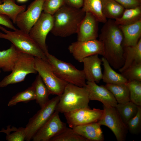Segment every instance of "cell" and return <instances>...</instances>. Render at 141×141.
Listing matches in <instances>:
<instances>
[{
    "label": "cell",
    "mask_w": 141,
    "mask_h": 141,
    "mask_svg": "<svg viewBox=\"0 0 141 141\" xmlns=\"http://www.w3.org/2000/svg\"><path fill=\"white\" fill-rule=\"evenodd\" d=\"M105 86L113 94L118 103L125 104L130 101L129 90L125 83L106 84Z\"/></svg>",
    "instance_id": "obj_27"
},
{
    "label": "cell",
    "mask_w": 141,
    "mask_h": 141,
    "mask_svg": "<svg viewBox=\"0 0 141 141\" xmlns=\"http://www.w3.org/2000/svg\"><path fill=\"white\" fill-rule=\"evenodd\" d=\"M59 112L55 110L48 120L37 131L32 140L33 141H50L63 131L66 124L61 120Z\"/></svg>",
    "instance_id": "obj_14"
},
{
    "label": "cell",
    "mask_w": 141,
    "mask_h": 141,
    "mask_svg": "<svg viewBox=\"0 0 141 141\" xmlns=\"http://www.w3.org/2000/svg\"><path fill=\"white\" fill-rule=\"evenodd\" d=\"M6 134V140L8 141H23L25 140V128L20 127L16 128L12 133L5 131L4 128L1 131Z\"/></svg>",
    "instance_id": "obj_36"
},
{
    "label": "cell",
    "mask_w": 141,
    "mask_h": 141,
    "mask_svg": "<svg viewBox=\"0 0 141 141\" xmlns=\"http://www.w3.org/2000/svg\"><path fill=\"white\" fill-rule=\"evenodd\" d=\"M65 5L76 9L81 8L84 0H64Z\"/></svg>",
    "instance_id": "obj_39"
},
{
    "label": "cell",
    "mask_w": 141,
    "mask_h": 141,
    "mask_svg": "<svg viewBox=\"0 0 141 141\" xmlns=\"http://www.w3.org/2000/svg\"><path fill=\"white\" fill-rule=\"evenodd\" d=\"M104 70L102 79L106 84H119L126 83L128 80L122 75L113 69L107 60L101 58Z\"/></svg>",
    "instance_id": "obj_22"
},
{
    "label": "cell",
    "mask_w": 141,
    "mask_h": 141,
    "mask_svg": "<svg viewBox=\"0 0 141 141\" xmlns=\"http://www.w3.org/2000/svg\"><path fill=\"white\" fill-rule=\"evenodd\" d=\"M44 0H34L28 5L26 10L18 15L15 24L19 29L29 34L42 13Z\"/></svg>",
    "instance_id": "obj_13"
},
{
    "label": "cell",
    "mask_w": 141,
    "mask_h": 141,
    "mask_svg": "<svg viewBox=\"0 0 141 141\" xmlns=\"http://www.w3.org/2000/svg\"><path fill=\"white\" fill-rule=\"evenodd\" d=\"M31 85L34 89L36 102L42 108L50 100L49 97L50 94L49 90L39 74L37 76Z\"/></svg>",
    "instance_id": "obj_24"
},
{
    "label": "cell",
    "mask_w": 141,
    "mask_h": 141,
    "mask_svg": "<svg viewBox=\"0 0 141 141\" xmlns=\"http://www.w3.org/2000/svg\"><path fill=\"white\" fill-rule=\"evenodd\" d=\"M36 95L34 89L32 85L24 91L17 93L9 102L8 105L10 107L20 102H27L35 100Z\"/></svg>",
    "instance_id": "obj_30"
},
{
    "label": "cell",
    "mask_w": 141,
    "mask_h": 141,
    "mask_svg": "<svg viewBox=\"0 0 141 141\" xmlns=\"http://www.w3.org/2000/svg\"><path fill=\"white\" fill-rule=\"evenodd\" d=\"M123 47L124 63L119 69L121 73L133 63L141 62V38L134 45Z\"/></svg>",
    "instance_id": "obj_20"
},
{
    "label": "cell",
    "mask_w": 141,
    "mask_h": 141,
    "mask_svg": "<svg viewBox=\"0 0 141 141\" xmlns=\"http://www.w3.org/2000/svg\"><path fill=\"white\" fill-rule=\"evenodd\" d=\"M141 20V5L125 9L121 16L115 20L118 25H125L134 23Z\"/></svg>",
    "instance_id": "obj_28"
},
{
    "label": "cell",
    "mask_w": 141,
    "mask_h": 141,
    "mask_svg": "<svg viewBox=\"0 0 141 141\" xmlns=\"http://www.w3.org/2000/svg\"><path fill=\"white\" fill-rule=\"evenodd\" d=\"M68 49L74 58L78 62H82L85 58L98 54L103 56L104 49L102 43L97 39L84 41H78L72 43Z\"/></svg>",
    "instance_id": "obj_12"
},
{
    "label": "cell",
    "mask_w": 141,
    "mask_h": 141,
    "mask_svg": "<svg viewBox=\"0 0 141 141\" xmlns=\"http://www.w3.org/2000/svg\"><path fill=\"white\" fill-rule=\"evenodd\" d=\"M138 106L130 101L125 104L118 103L115 107L122 120L126 124L137 114Z\"/></svg>",
    "instance_id": "obj_29"
},
{
    "label": "cell",
    "mask_w": 141,
    "mask_h": 141,
    "mask_svg": "<svg viewBox=\"0 0 141 141\" xmlns=\"http://www.w3.org/2000/svg\"><path fill=\"white\" fill-rule=\"evenodd\" d=\"M95 17L89 12L85 16L79 26L77 41H84L97 39L98 36V23Z\"/></svg>",
    "instance_id": "obj_16"
},
{
    "label": "cell",
    "mask_w": 141,
    "mask_h": 141,
    "mask_svg": "<svg viewBox=\"0 0 141 141\" xmlns=\"http://www.w3.org/2000/svg\"><path fill=\"white\" fill-rule=\"evenodd\" d=\"M85 87L90 101H99L106 107H115L118 104L113 94L105 86L99 85L95 82L87 81Z\"/></svg>",
    "instance_id": "obj_15"
},
{
    "label": "cell",
    "mask_w": 141,
    "mask_h": 141,
    "mask_svg": "<svg viewBox=\"0 0 141 141\" xmlns=\"http://www.w3.org/2000/svg\"><path fill=\"white\" fill-rule=\"evenodd\" d=\"M121 74L128 81H141V62L133 63Z\"/></svg>",
    "instance_id": "obj_33"
},
{
    "label": "cell",
    "mask_w": 141,
    "mask_h": 141,
    "mask_svg": "<svg viewBox=\"0 0 141 141\" xmlns=\"http://www.w3.org/2000/svg\"><path fill=\"white\" fill-rule=\"evenodd\" d=\"M125 9L136 7L141 5L139 0H115Z\"/></svg>",
    "instance_id": "obj_37"
},
{
    "label": "cell",
    "mask_w": 141,
    "mask_h": 141,
    "mask_svg": "<svg viewBox=\"0 0 141 141\" xmlns=\"http://www.w3.org/2000/svg\"><path fill=\"white\" fill-rule=\"evenodd\" d=\"M140 1H141V0H139Z\"/></svg>",
    "instance_id": "obj_42"
},
{
    "label": "cell",
    "mask_w": 141,
    "mask_h": 141,
    "mask_svg": "<svg viewBox=\"0 0 141 141\" xmlns=\"http://www.w3.org/2000/svg\"><path fill=\"white\" fill-rule=\"evenodd\" d=\"M45 54L53 71L59 78L68 83L86 86V79L83 70L77 69L71 63L58 59L49 52Z\"/></svg>",
    "instance_id": "obj_5"
},
{
    "label": "cell",
    "mask_w": 141,
    "mask_h": 141,
    "mask_svg": "<svg viewBox=\"0 0 141 141\" xmlns=\"http://www.w3.org/2000/svg\"><path fill=\"white\" fill-rule=\"evenodd\" d=\"M2 4V2L1 1V0H0V5Z\"/></svg>",
    "instance_id": "obj_41"
},
{
    "label": "cell",
    "mask_w": 141,
    "mask_h": 141,
    "mask_svg": "<svg viewBox=\"0 0 141 141\" xmlns=\"http://www.w3.org/2000/svg\"><path fill=\"white\" fill-rule=\"evenodd\" d=\"M125 84L129 90L130 101L141 106V81H128Z\"/></svg>",
    "instance_id": "obj_31"
},
{
    "label": "cell",
    "mask_w": 141,
    "mask_h": 141,
    "mask_svg": "<svg viewBox=\"0 0 141 141\" xmlns=\"http://www.w3.org/2000/svg\"><path fill=\"white\" fill-rule=\"evenodd\" d=\"M102 61L96 54L84 58L83 71L85 79L88 81L99 83L102 79V72L101 64Z\"/></svg>",
    "instance_id": "obj_17"
},
{
    "label": "cell",
    "mask_w": 141,
    "mask_h": 141,
    "mask_svg": "<svg viewBox=\"0 0 141 141\" xmlns=\"http://www.w3.org/2000/svg\"><path fill=\"white\" fill-rule=\"evenodd\" d=\"M28 0H16L19 3H24L25 2Z\"/></svg>",
    "instance_id": "obj_40"
},
{
    "label": "cell",
    "mask_w": 141,
    "mask_h": 141,
    "mask_svg": "<svg viewBox=\"0 0 141 141\" xmlns=\"http://www.w3.org/2000/svg\"><path fill=\"white\" fill-rule=\"evenodd\" d=\"M103 106V113L98 122L101 126H105L109 128L117 141H125L128 130L126 124L122 120L116 108Z\"/></svg>",
    "instance_id": "obj_9"
},
{
    "label": "cell",
    "mask_w": 141,
    "mask_h": 141,
    "mask_svg": "<svg viewBox=\"0 0 141 141\" xmlns=\"http://www.w3.org/2000/svg\"><path fill=\"white\" fill-rule=\"evenodd\" d=\"M50 141H88L76 133L72 128L67 127L65 130Z\"/></svg>",
    "instance_id": "obj_32"
},
{
    "label": "cell",
    "mask_w": 141,
    "mask_h": 141,
    "mask_svg": "<svg viewBox=\"0 0 141 141\" xmlns=\"http://www.w3.org/2000/svg\"><path fill=\"white\" fill-rule=\"evenodd\" d=\"M0 72H1V71H0Z\"/></svg>",
    "instance_id": "obj_43"
},
{
    "label": "cell",
    "mask_w": 141,
    "mask_h": 141,
    "mask_svg": "<svg viewBox=\"0 0 141 141\" xmlns=\"http://www.w3.org/2000/svg\"><path fill=\"white\" fill-rule=\"evenodd\" d=\"M0 5V14L7 16L13 23L15 24L18 15L25 10V5H20L16 4L15 0H1Z\"/></svg>",
    "instance_id": "obj_23"
},
{
    "label": "cell",
    "mask_w": 141,
    "mask_h": 141,
    "mask_svg": "<svg viewBox=\"0 0 141 141\" xmlns=\"http://www.w3.org/2000/svg\"><path fill=\"white\" fill-rule=\"evenodd\" d=\"M98 122L77 126L73 128L77 134L88 141H103L104 135Z\"/></svg>",
    "instance_id": "obj_18"
},
{
    "label": "cell",
    "mask_w": 141,
    "mask_h": 141,
    "mask_svg": "<svg viewBox=\"0 0 141 141\" xmlns=\"http://www.w3.org/2000/svg\"><path fill=\"white\" fill-rule=\"evenodd\" d=\"M53 23L52 15L43 12L29 33L45 54L48 52L46 43V37L52 28Z\"/></svg>",
    "instance_id": "obj_10"
},
{
    "label": "cell",
    "mask_w": 141,
    "mask_h": 141,
    "mask_svg": "<svg viewBox=\"0 0 141 141\" xmlns=\"http://www.w3.org/2000/svg\"><path fill=\"white\" fill-rule=\"evenodd\" d=\"M81 9L92 14L99 22L104 23L107 21L102 12V0H84Z\"/></svg>",
    "instance_id": "obj_26"
},
{
    "label": "cell",
    "mask_w": 141,
    "mask_h": 141,
    "mask_svg": "<svg viewBox=\"0 0 141 141\" xmlns=\"http://www.w3.org/2000/svg\"><path fill=\"white\" fill-rule=\"evenodd\" d=\"M60 97L56 109L59 113H64L89 107L90 100L85 87H81L68 83Z\"/></svg>",
    "instance_id": "obj_3"
},
{
    "label": "cell",
    "mask_w": 141,
    "mask_h": 141,
    "mask_svg": "<svg viewBox=\"0 0 141 141\" xmlns=\"http://www.w3.org/2000/svg\"><path fill=\"white\" fill-rule=\"evenodd\" d=\"M0 25L12 30H16V28L13 25V23L7 16L0 14Z\"/></svg>",
    "instance_id": "obj_38"
},
{
    "label": "cell",
    "mask_w": 141,
    "mask_h": 141,
    "mask_svg": "<svg viewBox=\"0 0 141 141\" xmlns=\"http://www.w3.org/2000/svg\"><path fill=\"white\" fill-rule=\"evenodd\" d=\"M34 66L50 94L60 96L68 83L56 76L47 61L34 57Z\"/></svg>",
    "instance_id": "obj_7"
},
{
    "label": "cell",
    "mask_w": 141,
    "mask_h": 141,
    "mask_svg": "<svg viewBox=\"0 0 141 141\" xmlns=\"http://www.w3.org/2000/svg\"><path fill=\"white\" fill-rule=\"evenodd\" d=\"M118 26L123 35V47L134 45L141 38V20L131 24Z\"/></svg>",
    "instance_id": "obj_19"
},
{
    "label": "cell",
    "mask_w": 141,
    "mask_h": 141,
    "mask_svg": "<svg viewBox=\"0 0 141 141\" xmlns=\"http://www.w3.org/2000/svg\"><path fill=\"white\" fill-rule=\"evenodd\" d=\"M102 11L106 19H115L120 17L125 9L115 0H102Z\"/></svg>",
    "instance_id": "obj_25"
},
{
    "label": "cell",
    "mask_w": 141,
    "mask_h": 141,
    "mask_svg": "<svg viewBox=\"0 0 141 141\" xmlns=\"http://www.w3.org/2000/svg\"><path fill=\"white\" fill-rule=\"evenodd\" d=\"M128 131L132 134H138L141 132V106H138L136 115L126 124Z\"/></svg>",
    "instance_id": "obj_34"
},
{
    "label": "cell",
    "mask_w": 141,
    "mask_h": 141,
    "mask_svg": "<svg viewBox=\"0 0 141 141\" xmlns=\"http://www.w3.org/2000/svg\"><path fill=\"white\" fill-rule=\"evenodd\" d=\"M11 72L0 81V87L21 82L28 74L37 73L34 66V57L21 52Z\"/></svg>",
    "instance_id": "obj_6"
},
{
    "label": "cell",
    "mask_w": 141,
    "mask_h": 141,
    "mask_svg": "<svg viewBox=\"0 0 141 141\" xmlns=\"http://www.w3.org/2000/svg\"><path fill=\"white\" fill-rule=\"evenodd\" d=\"M85 14L81 8L64 5L52 15L53 26L50 32L55 36L64 37L77 33Z\"/></svg>",
    "instance_id": "obj_2"
},
{
    "label": "cell",
    "mask_w": 141,
    "mask_h": 141,
    "mask_svg": "<svg viewBox=\"0 0 141 141\" xmlns=\"http://www.w3.org/2000/svg\"><path fill=\"white\" fill-rule=\"evenodd\" d=\"M60 99V97L57 96L50 100L29 119L25 127V140H32L37 131L50 118L56 110Z\"/></svg>",
    "instance_id": "obj_8"
},
{
    "label": "cell",
    "mask_w": 141,
    "mask_h": 141,
    "mask_svg": "<svg viewBox=\"0 0 141 141\" xmlns=\"http://www.w3.org/2000/svg\"><path fill=\"white\" fill-rule=\"evenodd\" d=\"M0 38L10 41L21 52L47 61L45 54L30 36L29 34L17 29L13 31L7 30L0 25Z\"/></svg>",
    "instance_id": "obj_4"
},
{
    "label": "cell",
    "mask_w": 141,
    "mask_h": 141,
    "mask_svg": "<svg viewBox=\"0 0 141 141\" xmlns=\"http://www.w3.org/2000/svg\"><path fill=\"white\" fill-rule=\"evenodd\" d=\"M65 5L64 0H44L43 12L53 15Z\"/></svg>",
    "instance_id": "obj_35"
},
{
    "label": "cell",
    "mask_w": 141,
    "mask_h": 141,
    "mask_svg": "<svg viewBox=\"0 0 141 141\" xmlns=\"http://www.w3.org/2000/svg\"><path fill=\"white\" fill-rule=\"evenodd\" d=\"M103 110L85 107L64 113L69 127L73 128L77 126L98 122L101 117Z\"/></svg>",
    "instance_id": "obj_11"
},
{
    "label": "cell",
    "mask_w": 141,
    "mask_h": 141,
    "mask_svg": "<svg viewBox=\"0 0 141 141\" xmlns=\"http://www.w3.org/2000/svg\"><path fill=\"white\" fill-rule=\"evenodd\" d=\"M123 38L122 32L114 20L109 19L104 23L99 39L103 46V56L111 66L116 69L121 68L124 63Z\"/></svg>",
    "instance_id": "obj_1"
},
{
    "label": "cell",
    "mask_w": 141,
    "mask_h": 141,
    "mask_svg": "<svg viewBox=\"0 0 141 141\" xmlns=\"http://www.w3.org/2000/svg\"><path fill=\"white\" fill-rule=\"evenodd\" d=\"M20 52L12 44L8 49L0 51V68L5 72L11 71Z\"/></svg>",
    "instance_id": "obj_21"
}]
</instances>
